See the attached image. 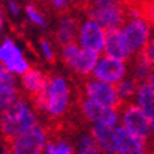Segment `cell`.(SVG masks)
Instances as JSON below:
<instances>
[{"label":"cell","instance_id":"obj_6","mask_svg":"<svg viewBox=\"0 0 154 154\" xmlns=\"http://www.w3.org/2000/svg\"><path fill=\"white\" fill-rule=\"evenodd\" d=\"M119 113H120V125L119 126L123 130H126L127 133L139 137L141 140H146L149 143L151 141L153 134H151L150 122L137 103L130 102L126 105H122Z\"/></svg>","mask_w":154,"mask_h":154},{"label":"cell","instance_id":"obj_25","mask_svg":"<svg viewBox=\"0 0 154 154\" xmlns=\"http://www.w3.org/2000/svg\"><path fill=\"white\" fill-rule=\"evenodd\" d=\"M38 51H40V55L42 57V60L45 62H54L58 58L60 48H58L54 40L48 37H41L38 41Z\"/></svg>","mask_w":154,"mask_h":154},{"label":"cell","instance_id":"obj_21","mask_svg":"<svg viewBox=\"0 0 154 154\" xmlns=\"http://www.w3.org/2000/svg\"><path fill=\"white\" fill-rule=\"evenodd\" d=\"M44 154H75V141L64 136H51Z\"/></svg>","mask_w":154,"mask_h":154},{"label":"cell","instance_id":"obj_10","mask_svg":"<svg viewBox=\"0 0 154 154\" xmlns=\"http://www.w3.org/2000/svg\"><path fill=\"white\" fill-rule=\"evenodd\" d=\"M78 109L82 119L86 120L91 126H109L119 127L120 125V113L119 109L107 107L99 103H95L88 99H79Z\"/></svg>","mask_w":154,"mask_h":154},{"label":"cell","instance_id":"obj_2","mask_svg":"<svg viewBox=\"0 0 154 154\" xmlns=\"http://www.w3.org/2000/svg\"><path fill=\"white\" fill-rule=\"evenodd\" d=\"M40 123V115L33 102L21 95L11 106L0 113V139L10 143Z\"/></svg>","mask_w":154,"mask_h":154},{"label":"cell","instance_id":"obj_30","mask_svg":"<svg viewBox=\"0 0 154 154\" xmlns=\"http://www.w3.org/2000/svg\"><path fill=\"white\" fill-rule=\"evenodd\" d=\"M5 23H6V10L3 6H0V37L5 31Z\"/></svg>","mask_w":154,"mask_h":154},{"label":"cell","instance_id":"obj_32","mask_svg":"<svg viewBox=\"0 0 154 154\" xmlns=\"http://www.w3.org/2000/svg\"><path fill=\"white\" fill-rule=\"evenodd\" d=\"M149 84H150V86L154 89V72H153V75L150 76V79H149Z\"/></svg>","mask_w":154,"mask_h":154},{"label":"cell","instance_id":"obj_23","mask_svg":"<svg viewBox=\"0 0 154 154\" xmlns=\"http://www.w3.org/2000/svg\"><path fill=\"white\" fill-rule=\"evenodd\" d=\"M75 154H102L89 130L81 131L75 139Z\"/></svg>","mask_w":154,"mask_h":154},{"label":"cell","instance_id":"obj_16","mask_svg":"<svg viewBox=\"0 0 154 154\" xmlns=\"http://www.w3.org/2000/svg\"><path fill=\"white\" fill-rule=\"evenodd\" d=\"M21 96L19 79L0 64V113Z\"/></svg>","mask_w":154,"mask_h":154},{"label":"cell","instance_id":"obj_7","mask_svg":"<svg viewBox=\"0 0 154 154\" xmlns=\"http://www.w3.org/2000/svg\"><path fill=\"white\" fill-rule=\"evenodd\" d=\"M122 33L126 38L133 55L144 52L149 41L154 34L153 26L146 20L144 16L141 17H129L126 23L122 27Z\"/></svg>","mask_w":154,"mask_h":154},{"label":"cell","instance_id":"obj_8","mask_svg":"<svg viewBox=\"0 0 154 154\" xmlns=\"http://www.w3.org/2000/svg\"><path fill=\"white\" fill-rule=\"evenodd\" d=\"M107 30L92 20L88 16L81 17L79 28H78V37H76V44L82 50L96 52L99 55H103L105 44H106Z\"/></svg>","mask_w":154,"mask_h":154},{"label":"cell","instance_id":"obj_20","mask_svg":"<svg viewBox=\"0 0 154 154\" xmlns=\"http://www.w3.org/2000/svg\"><path fill=\"white\" fill-rule=\"evenodd\" d=\"M129 66H130V76L134 78L139 84L149 82L150 76L154 72L153 65H151V62L149 61V58L144 55V52L133 57L131 61L129 62Z\"/></svg>","mask_w":154,"mask_h":154},{"label":"cell","instance_id":"obj_11","mask_svg":"<svg viewBox=\"0 0 154 154\" xmlns=\"http://www.w3.org/2000/svg\"><path fill=\"white\" fill-rule=\"evenodd\" d=\"M81 98L92 100L95 103L103 105L113 109H120L122 103L119 100L115 85L105 84L95 78H88L81 84Z\"/></svg>","mask_w":154,"mask_h":154},{"label":"cell","instance_id":"obj_15","mask_svg":"<svg viewBox=\"0 0 154 154\" xmlns=\"http://www.w3.org/2000/svg\"><path fill=\"white\" fill-rule=\"evenodd\" d=\"M103 55L110 57V58H115V60L119 61H125V62H130L131 58L134 57L130 47H129V44H127L126 38L122 33V28L107 31Z\"/></svg>","mask_w":154,"mask_h":154},{"label":"cell","instance_id":"obj_18","mask_svg":"<svg viewBox=\"0 0 154 154\" xmlns=\"http://www.w3.org/2000/svg\"><path fill=\"white\" fill-rule=\"evenodd\" d=\"M149 141L131 136L120 126L117 127V153L116 154H150Z\"/></svg>","mask_w":154,"mask_h":154},{"label":"cell","instance_id":"obj_28","mask_svg":"<svg viewBox=\"0 0 154 154\" xmlns=\"http://www.w3.org/2000/svg\"><path fill=\"white\" fill-rule=\"evenodd\" d=\"M143 16L154 28V2L143 3Z\"/></svg>","mask_w":154,"mask_h":154},{"label":"cell","instance_id":"obj_22","mask_svg":"<svg viewBox=\"0 0 154 154\" xmlns=\"http://www.w3.org/2000/svg\"><path fill=\"white\" fill-rule=\"evenodd\" d=\"M139 86H140V84L134 78H131L130 75L127 78H125L120 84L116 85V92H117V96H119V100H120L122 105L134 102L137 91H139Z\"/></svg>","mask_w":154,"mask_h":154},{"label":"cell","instance_id":"obj_17","mask_svg":"<svg viewBox=\"0 0 154 154\" xmlns=\"http://www.w3.org/2000/svg\"><path fill=\"white\" fill-rule=\"evenodd\" d=\"M89 133L95 140L102 154L117 153V127L109 126H91Z\"/></svg>","mask_w":154,"mask_h":154},{"label":"cell","instance_id":"obj_14","mask_svg":"<svg viewBox=\"0 0 154 154\" xmlns=\"http://www.w3.org/2000/svg\"><path fill=\"white\" fill-rule=\"evenodd\" d=\"M48 79H50V74H47L40 66L33 65V68L28 72H26L21 78H19L21 95L28 98L30 100L37 98L38 95H41L44 92V89L47 88Z\"/></svg>","mask_w":154,"mask_h":154},{"label":"cell","instance_id":"obj_4","mask_svg":"<svg viewBox=\"0 0 154 154\" xmlns=\"http://www.w3.org/2000/svg\"><path fill=\"white\" fill-rule=\"evenodd\" d=\"M58 57L66 69L82 81L92 78L95 66L100 58V55L96 52L82 50L76 42L61 47L58 51Z\"/></svg>","mask_w":154,"mask_h":154},{"label":"cell","instance_id":"obj_26","mask_svg":"<svg viewBox=\"0 0 154 154\" xmlns=\"http://www.w3.org/2000/svg\"><path fill=\"white\" fill-rule=\"evenodd\" d=\"M5 10L6 13L9 16H11V17H19V16H21V13H24V7L20 5L19 2H14V0L6 2Z\"/></svg>","mask_w":154,"mask_h":154},{"label":"cell","instance_id":"obj_19","mask_svg":"<svg viewBox=\"0 0 154 154\" xmlns=\"http://www.w3.org/2000/svg\"><path fill=\"white\" fill-rule=\"evenodd\" d=\"M134 102L146 113V116H147V119L150 122L151 134H153V139H154V89L150 86L149 82L140 84Z\"/></svg>","mask_w":154,"mask_h":154},{"label":"cell","instance_id":"obj_9","mask_svg":"<svg viewBox=\"0 0 154 154\" xmlns=\"http://www.w3.org/2000/svg\"><path fill=\"white\" fill-rule=\"evenodd\" d=\"M50 137L48 129L44 123H40L30 131L10 141V151L11 154H44Z\"/></svg>","mask_w":154,"mask_h":154},{"label":"cell","instance_id":"obj_31","mask_svg":"<svg viewBox=\"0 0 154 154\" xmlns=\"http://www.w3.org/2000/svg\"><path fill=\"white\" fill-rule=\"evenodd\" d=\"M0 154H11L9 143L5 140H2V139H0Z\"/></svg>","mask_w":154,"mask_h":154},{"label":"cell","instance_id":"obj_3","mask_svg":"<svg viewBox=\"0 0 154 154\" xmlns=\"http://www.w3.org/2000/svg\"><path fill=\"white\" fill-rule=\"evenodd\" d=\"M85 16L95 20L107 31L117 30L127 20V5L116 0H95L86 6Z\"/></svg>","mask_w":154,"mask_h":154},{"label":"cell","instance_id":"obj_13","mask_svg":"<svg viewBox=\"0 0 154 154\" xmlns=\"http://www.w3.org/2000/svg\"><path fill=\"white\" fill-rule=\"evenodd\" d=\"M81 17L75 16L72 13H64L57 19V23L54 26V41L58 45V48L69 45L76 42L78 37V28H79Z\"/></svg>","mask_w":154,"mask_h":154},{"label":"cell","instance_id":"obj_1","mask_svg":"<svg viewBox=\"0 0 154 154\" xmlns=\"http://www.w3.org/2000/svg\"><path fill=\"white\" fill-rule=\"evenodd\" d=\"M40 116L50 120H61L68 115L74 103V89L64 74H50L47 88L41 95L31 99Z\"/></svg>","mask_w":154,"mask_h":154},{"label":"cell","instance_id":"obj_29","mask_svg":"<svg viewBox=\"0 0 154 154\" xmlns=\"http://www.w3.org/2000/svg\"><path fill=\"white\" fill-rule=\"evenodd\" d=\"M144 55L149 58V61L151 62V65L154 68V34H153V37H151V40L149 41V44H147V47H146Z\"/></svg>","mask_w":154,"mask_h":154},{"label":"cell","instance_id":"obj_12","mask_svg":"<svg viewBox=\"0 0 154 154\" xmlns=\"http://www.w3.org/2000/svg\"><path fill=\"white\" fill-rule=\"evenodd\" d=\"M129 75H130L129 62L115 60L106 55H100L98 64L95 66L94 74H92V78L116 86Z\"/></svg>","mask_w":154,"mask_h":154},{"label":"cell","instance_id":"obj_24","mask_svg":"<svg viewBox=\"0 0 154 154\" xmlns=\"http://www.w3.org/2000/svg\"><path fill=\"white\" fill-rule=\"evenodd\" d=\"M24 16H26V19L30 21V23L35 26L37 28H41V30H45L48 28V17L47 14L44 13L37 5H34V3H28V5L24 6Z\"/></svg>","mask_w":154,"mask_h":154},{"label":"cell","instance_id":"obj_27","mask_svg":"<svg viewBox=\"0 0 154 154\" xmlns=\"http://www.w3.org/2000/svg\"><path fill=\"white\" fill-rule=\"evenodd\" d=\"M50 6H51L52 10L58 11L60 14H64V13H68L71 3L66 2V0H52V2H50Z\"/></svg>","mask_w":154,"mask_h":154},{"label":"cell","instance_id":"obj_5","mask_svg":"<svg viewBox=\"0 0 154 154\" xmlns=\"http://www.w3.org/2000/svg\"><path fill=\"white\" fill-rule=\"evenodd\" d=\"M0 64L17 79L33 68L21 45L10 35L0 38Z\"/></svg>","mask_w":154,"mask_h":154}]
</instances>
